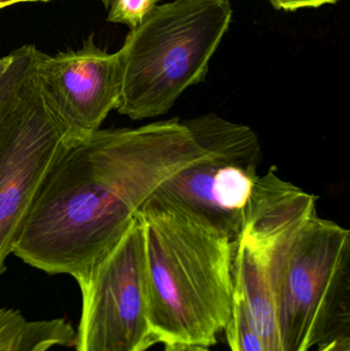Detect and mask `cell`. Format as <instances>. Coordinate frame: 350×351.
<instances>
[{
    "mask_svg": "<svg viewBox=\"0 0 350 351\" xmlns=\"http://www.w3.org/2000/svg\"><path fill=\"white\" fill-rule=\"evenodd\" d=\"M40 53L33 45H23L10 53V65L0 80V108L16 84L34 67Z\"/></svg>",
    "mask_w": 350,
    "mask_h": 351,
    "instance_id": "4fadbf2b",
    "label": "cell"
},
{
    "mask_svg": "<svg viewBox=\"0 0 350 351\" xmlns=\"http://www.w3.org/2000/svg\"><path fill=\"white\" fill-rule=\"evenodd\" d=\"M234 245V290L240 294L264 351H285L277 309L258 250L242 233Z\"/></svg>",
    "mask_w": 350,
    "mask_h": 351,
    "instance_id": "9c48e42d",
    "label": "cell"
},
{
    "mask_svg": "<svg viewBox=\"0 0 350 351\" xmlns=\"http://www.w3.org/2000/svg\"><path fill=\"white\" fill-rule=\"evenodd\" d=\"M264 264L285 351L350 336V231L320 218L314 202L256 210L240 232Z\"/></svg>",
    "mask_w": 350,
    "mask_h": 351,
    "instance_id": "7a4b0ae2",
    "label": "cell"
},
{
    "mask_svg": "<svg viewBox=\"0 0 350 351\" xmlns=\"http://www.w3.org/2000/svg\"><path fill=\"white\" fill-rule=\"evenodd\" d=\"M41 92L72 141L100 130L121 96V55L108 53L90 35L80 49L55 56L41 53L36 66Z\"/></svg>",
    "mask_w": 350,
    "mask_h": 351,
    "instance_id": "52a82bcc",
    "label": "cell"
},
{
    "mask_svg": "<svg viewBox=\"0 0 350 351\" xmlns=\"http://www.w3.org/2000/svg\"><path fill=\"white\" fill-rule=\"evenodd\" d=\"M137 217L156 342L215 346L234 307V239L153 196Z\"/></svg>",
    "mask_w": 350,
    "mask_h": 351,
    "instance_id": "3957f363",
    "label": "cell"
},
{
    "mask_svg": "<svg viewBox=\"0 0 350 351\" xmlns=\"http://www.w3.org/2000/svg\"><path fill=\"white\" fill-rule=\"evenodd\" d=\"M211 156L177 119L100 129L72 142L39 190L12 254L76 280L123 237L164 182Z\"/></svg>",
    "mask_w": 350,
    "mask_h": 351,
    "instance_id": "6da1fadb",
    "label": "cell"
},
{
    "mask_svg": "<svg viewBox=\"0 0 350 351\" xmlns=\"http://www.w3.org/2000/svg\"><path fill=\"white\" fill-rule=\"evenodd\" d=\"M49 1V0H23V2Z\"/></svg>",
    "mask_w": 350,
    "mask_h": 351,
    "instance_id": "44dd1931",
    "label": "cell"
},
{
    "mask_svg": "<svg viewBox=\"0 0 350 351\" xmlns=\"http://www.w3.org/2000/svg\"><path fill=\"white\" fill-rule=\"evenodd\" d=\"M37 62L0 108V276L47 175L73 142L43 97Z\"/></svg>",
    "mask_w": 350,
    "mask_h": 351,
    "instance_id": "5b68a950",
    "label": "cell"
},
{
    "mask_svg": "<svg viewBox=\"0 0 350 351\" xmlns=\"http://www.w3.org/2000/svg\"><path fill=\"white\" fill-rule=\"evenodd\" d=\"M75 343V331L63 319L29 321L20 311L0 308V351H47Z\"/></svg>",
    "mask_w": 350,
    "mask_h": 351,
    "instance_id": "8fae6325",
    "label": "cell"
},
{
    "mask_svg": "<svg viewBox=\"0 0 350 351\" xmlns=\"http://www.w3.org/2000/svg\"><path fill=\"white\" fill-rule=\"evenodd\" d=\"M101 2H102L103 4H104L105 8H109L111 6V4L113 3V1L114 0H100Z\"/></svg>",
    "mask_w": 350,
    "mask_h": 351,
    "instance_id": "ffe728a7",
    "label": "cell"
},
{
    "mask_svg": "<svg viewBox=\"0 0 350 351\" xmlns=\"http://www.w3.org/2000/svg\"><path fill=\"white\" fill-rule=\"evenodd\" d=\"M10 53H8L5 57H2L0 59V80H1L2 76H3L4 72L8 69V65H10Z\"/></svg>",
    "mask_w": 350,
    "mask_h": 351,
    "instance_id": "ac0fdd59",
    "label": "cell"
},
{
    "mask_svg": "<svg viewBox=\"0 0 350 351\" xmlns=\"http://www.w3.org/2000/svg\"><path fill=\"white\" fill-rule=\"evenodd\" d=\"M268 1L277 10L294 12L302 8H316L327 4H335L339 0H268Z\"/></svg>",
    "mask_w": 350,
    "mask_h": 351,
    "instance_id": "9a60e30c",
    "label": "cell"
},
{
    "mask_svg": "<svg viewBox=\"0 0 350 351\" xmlns=\"http://www.w3.org/2000/svg\"><path fill=\"white\" fill-rule=\"evenodd\" d=\"M228 0H173L127 34L116 111L133 121L166 114L185 90L203 82L232 20Z\"/></svg>",
    "mask_w": 350,
    "mask_h": 351,
    "instance_id": "277c9868",
    "label": "cell"
},
{
    "mask_svg": "<svg viewBox=\"0 0 350 351\" xmlns=\"http://www.w3.org/2000/svg\"><path fill=\"white\" fill-rule=\"evenodd\" d=\"M164 351H215L209 346L199 344L168 343L164 344Z\"/></svg>",
    "mask_w": 350,
    "mask_h": 351,
    "instance_id": "e0dca14e",
    "label": "cell"
},
{
    "mask_svg": "<svg viewBox=\"0 0 350 351\" xmlns=\"http://www.w3.org/2000/svg\"><path fill=\"white\" fill-rule=\"evenodd\" d=\"M75 280L82 298L76 351H146L158 343L148 319L145 241L137 215L123 237Z\"/></svg>",
    "mask_w": 350,
    "mask_h": 351,
    "instance_id": "8992f818",
    "label": "cell"
},
{
    "mask_svg": "<svg viewBox=\"0 0 350 351\" xmlns=\"http://www.w3.org/2000/svg\"><path fill=\"white\" fill-rule=\"evenodd\" d=\"M197 143L210 154L227 156L258 166L261 144L248 125L234 123L214 112L183 121Z\"/></svg>",
    "mask_w": 350,
    "mask_h": 351,
    "instance_id": "30bf717a",
    "label": "cell"
},
{
    "mask_svg": "<svg viewBox=\"0 0 350 351\" xmlns=\"http://www.w3.org/2000/svg\"><path fill=\"white\" fill-rule=\"evenodd\" d=\"M18 2H23V0H0V10L12 5V4L18 3Z\"/></svg>",
    "mask_w": 350,
    "mask_h": 351,
    "instance_id": "d6986e66",
    "label": "cell"
},
{
    "mask_svg": "<svg viewBox=\"0 0 350 351\" xmlns=\"http://www.w3.org/2000/svg\"><path fill=\"white\" fill-rule=\"evenodd\" d=\"M224 332L232 351H264L251 323L244 301L236 290L232 317Z\"/></svg>",
    "mask_w": 350,
    "mask_h": 351,
    "instance_id": "7c38bea8",
    "label": "cell"
},
{
    "mask_svg": "<svg viewBox=\"0 0 350 351\" xmlns=\"http://www.w3.org/2000/svg\"><path fill=\"white\" fill-rule=\"evenodd\" d=\"M162 0H114L109 8L107 21L123 24L131 30L137 28Z\"/></svg>",
    "mask_w": 350,
    "mask_h": 351,
    "instance_id": "5bb4252c",
    "label": "cell"
},
{
    "mask_svg": "<svg viewBox=\"0 0 350 351\" xmlns=\"http://www.w3.org/2000/svg\"><path fill=\"white\" fill-rule=\"evenodd\" d=\"M257 167L213 154L164 182L153 197L205 221L234 239L259 177Z\"/></svg>",
    "mask_w": 350,
    "mask_h": 351,
    "instance_id": "ba28073f",
    "label": "cell"
},
{
    "mask_svg": "<svg viewBox=\"0 0 350 351\" xmlns=\"http://www.w3.org/2000/svg\"><path fill=\"white\" fill-rule=\"evenodd\" d=\"M316 351H350V336L332 340L324 346H318Z\"/></svg>",
    "mask_w": 350,
    "mask_h": 351,
    "instance_id": "2e32d148",
    "label": "cell"
}]
</instances>
